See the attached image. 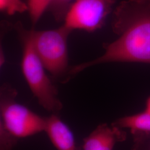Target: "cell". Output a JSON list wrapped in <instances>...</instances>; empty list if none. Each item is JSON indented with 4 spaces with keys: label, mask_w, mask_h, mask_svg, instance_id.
I'll use <instances>...</instances> for the list:
<instances>
[{
    "label": "cell",
    "mask_w": 150,
    "mask_h": 150,
    "mask_svg": "<svg viewBox=\"0 0 150 150\" xmlns=\"http://www.w3.org/2000/svg\"><path fill=\"white\" fill-rule=\"evenodd\" d=\"M45 119L44 132L57 150H81L76 146L72 132L59 118V114L51 113Z\"/></svg>",
    "instance_id": "obj_7"
},
{
    "label": "cell",
    "mask_w": 150,
    "mask_h": 150,
    "mask_svg": "<svg viewBox=\"0 0 150 150\" xmlns=\"http://www.w3.org/2000/svg\"><path fill=\"white\" fill-rule=\"evenodd\" d=\"M17 91L5 83L0 89V122L18 139L44 131L45 119L16 101Z\"/></svg>",
    "instance_id": "obj_4"
},
{
    "label": "cell",
    "mask_w": 150,
    "mask_h": 150,
    "mask_svg": "<svg viewBox=\"0 0 150 150\" xmlns=\"http://www.w3.org/2000/svg\"><path fill=\"white\" fill-rule=\"evenodd\" d=\"M27 4L22 0H0V10L8 15L28 11Z\"/></svg>",
    "instance_id": "obj_11"
},
{
    "label": "cell",
    "mask_w": 150,
    "mask_h": 150,
    "mask_svg": "<svg viewBox=\"0 0 150 150\" xmlns=\"http://www.w3.org/2000/svg\"><path fill=\"white\" fill-rule=\"evenodd\" d=\"M144 112L150 115V96L146 100L145 110Z\"/></svg>",
    "instance_id": "obj_13"
},
{
    "label": "cell",
    "mask_w": 150,
    "mask_h": 150,
    "mask_svg": "<svg viewBox=\"0 0 150 150\" xmlns=\"http://www.w3.org/2000/svg\"><path fill=\"white\" fill-rule=\"evenodd\" d=\"M126 136L122 129L102 123L83 139L81 150H113L117 143L126 140Z\"/></svg>",
    "instance_id": "obj_6"
},
{
    "label": "cell",
    "mask_w": 150,
    "mask_h": 150,
    "mask_svg": "<svg viewBox=\"0 0 150 150\" xmlns=\"http://www.w3.org/2000/svg\"><path fill=\"white\" fill-rule=\"evenodd\" d=\"M72 31L64 25L54 30H29L32 44L46 70L54 79L69 82L67 39Z\"/></svg>",
    "instance_id": "obj_3"
},
{
    "label": "cell",
    "mask_w": 150,
    "mask_h": 150,
    "mask_svg": "<svg viewBox=\"0 0 150 150\" xmlns=\"http://www.w3.org/2000/svg\"><path fill=\"white\" fill-rule=\"evenodd\" d=\"M116 0H75L65 16L64 25L72 31L93 32L101 29Z\"/></svg>",
    "instance_id": "obj_5"
},
{
    "label": "cell",
    "mask_w": 150,
    "mask_h": 150,
    "mask_svg": "<svg viewBox=\"0 0 150 150\" xmlns=\"http://www.w3.org/2000/svg\"><path fill=\"white\" fill-rule=\"evenodd\" d=\"M75 0H53L48 9L51 12L55 21L61 22L64 21L70 6Z\"/></svg>",
    "instance_id": "obj_10"
},
{
    "label": "cell",
    "mask_w": 150,
    "mask_h": 150,
    "mask_svg": "<svg viewBox=\"0 0 150 150\" xmlns=\"http://www.w3.org/2000/svg\"><path fill=\"white\" fill-rule=\"evenodd\" d=\"M112 125L121 129H129L135 136L150 135V115L145 112L118 118Z\"/></svg>",
    "instance_id": "obj_8"
},
{
    "label": "cell",
    "mask_w": 150,
    "mask_h": 150,
    "mask_svg": "<svg viewBox=\"0 0 150 150\" xmlns=\"http://www.w3.org/2000/svg\"><path fill=\"white\" fill-rule=\"evenodd\" d=\"M111 26L117 38L104 43V53L70 68L69 80L90 67L111 62L150 64V0H124L113 11Z\"/></svg>",
    "instance_id": "obj_1"
},
{
    "label": "cell",
    "mask_w": 150,
    "mask_h": 150,
    "mask_svg": "<svg viewBox=\"0 0 150 150\" xmlns=\"http://www.w3.org/2000/svg\"><path fill=\"white\" fill-rule=\"evenodd\" d=\"M18 138L0 122V150H12L17 145Z\"/></svg>",
    "instance_id": "obj_12"
},
{
    "label": "cell",
    "mask_w": 150,
    "mask_h": 150,
    "mask_svg": "<svg viewBox=\"0 0 150 150\" xmlns=\"http://www.w3.org/2000/svg\"><path fill=\"white\" fill-rule=\"evenodd\" d=\"M52 1L53 0H28V11L33 26H35L38 23L44 12L48 9L49 6Z\"/></svg>",
    "instance_id": "obj_9"
},
{
    "label": "cell",
    "mask_w": 150,
    "mask_h": 150,
    "mask_svg": "<svg viewBox=\"0 0 150 150\" xmlns=\"http://www.w3.org/2000/svg\"><path fill=\"white\" fill-rule=\"evenodd\" d=\"M15 27L23 45L22 71L30 90L45 110L59 114L63 105L58 90L46 74V69L33 47L29 30L21 22L16 23Z\"/></svg>",
    "instance_id": "obj_2"
}]
</instances>
